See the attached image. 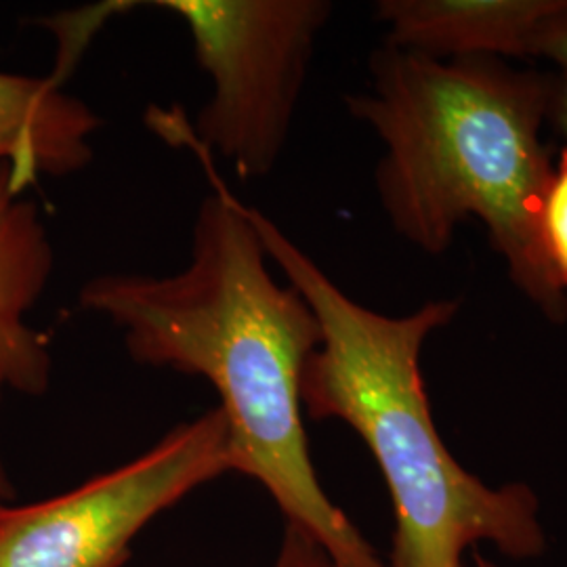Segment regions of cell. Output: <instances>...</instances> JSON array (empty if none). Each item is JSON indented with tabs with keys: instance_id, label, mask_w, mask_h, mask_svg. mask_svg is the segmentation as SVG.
<instances>
[{
	"instance_id": "cell-5",
	"label": "cell",
	"mask_w": 567,
	"mask_h": 567,
	"mask_svg": "<svg viewBox=\"0 0 567 567\" xmlns=\"http://www.w3.org/2000/svg\"><path fill=\"white\" fill-rule=\"evenodd\" d=\"M231 471L229 426L215 405L72 492L4 508L0 567H121L154 517Z\"/></svg>"
},
{
	"instance_id": "cell-6",
	"label": "cell",
	"mask_w": 567,
	"mask_h": 567,
	"mask_svg": "<svg viewBox=\"0 0 567 567\" xmlns=\"http://www.w3.org/2000/svg\"><path fill=\"white\" fill-rule=\"evenodd\" d=\"M55 265L37 204L18 192L11 166L0 164V400L42 395L51 381V343L25 322Z\"/></svg>"
},
{
	"instance_id": "cell-4",
	"label": "cell",
	"mask_w": 567,
	"mask_h": 567,
	"mask_svg": "<svg viewBox=\"0 0 567 567\" xmlns=\"http://www.w3.org/2000/svg\"><path fill=\"white\" fill-rule=\"evenodd\" d=\"M185 23L213 95L194 124L196 147L215 152L244 182L280 163L320 34L328 0H161Z\"/></svg>"
},
{
	"instance_id": "cell-7",
	"label": "cell",
	"mask_w": 567,
	"mask_h": 567,
	"mask_svg": "<svg viewBox=\"0 0 567 567\" xmlns=\"http://www.w3.org/2000/svg\"><path fill=\"white\" fill-rule=\"evenodd\" d=\"M564 0H381L386 44L435 60H532L538 28Z\"/></svg>"
},
{
	"instance_id": "cell-13",
	"label": "cell",
	"mask_w": 567,
	"mask_h": 567,
	"mask_svg": "<svg viewBox=\"0 0 567 567\" xmlns=\"http://www.w3.org/2000/svg\"><path fill=\"white\" fill-rule=\"evenodd\" d=\"M465 567H468V566H465ZM471 567H498L496 566V564H492V561H489V559H484V557H482V555H475V557H473V566Z\"/></svg>"
},
{
	"instance_id": "cell-2",
	"label": "cell",
	"mask_w": 567,
	"mask_h": 567,
	"mask_svg": "<svg viewBox=\"0 0 567 567\" xmlns=\"http://www.w3.org/2000/svg\"><path fill=\"white\" fill-rule=\"evenodd\" d=\"M368 74V89L343 102L383 143L374 189L391 229L440 257L461 224L477 219L513 286L550 324H566L567 292L540 236L555 168L545 140L553 72L435 60L383 42Z\"/></svg>"
},
{
	"instance_id": "cell-10",
	"label": "cell",
	"mask_w": 567,
	"mask_h": 567,
	"mask_svg": "<svg viewBox=\"0 0 567 567\" xmlns=\"http://www.w3.org/2000/svg\"><path fill=\"white\" fill-rule=\"evenodd\" d=\"M532 60L548 61L557 74L567 76V0L538 28L532 41Z\"/></svg>"
},
{
	"instance_id": "cell-12",
	"label": "cell",
	"mask_w": 567,
	"mask_h": 567,
	"mask_svg": "<svg viewBox=\"0 0 567 567\" xmlns=\"http://www.w3.org/2000/svg\"><path fill=\"white\" fill-rule=\"evenodd\" d=\"M9 498H11V484H9L4 465L0 461V513L9 507Z\"/></svg>"
},
{
	"instance_id": "cell-9",
	"label": "cell",
	"mask_w": 567,
	"mask_h": 567,
	"mask_svg": "<svg viewBox=\"0 0 567 567\" xmlns=\"http://www.w3.org/2000/svg\"><path fill=\"white\" fill-rule=\"evenodd\" d=\"M548 126H553V131L561 137L564 150L559 161H555L553 177L548 182L540 217V236L553 274L567 292V76L557 72H553Z\"/></svg>"
},
{
	"instance_id": "cell-1",
	"label": "cell",
	"mask_w": 567,
	"mask_h": 567,
	"mask_svg": "<svg viewBox=\"0 0 567 567\" xmlns=\"http://www.w3.org/2000/svg\"><path fill=\"white\" fill-rule=\"evenodd\" d=\"M79 303L121 330L137 364L215 386L234 471L267 489L288 526L341 567H386L316 473L301 379L322 330L303 297L274 278L250 206L215 182L198 206L185 267L95 276L82 284Z\"/></svg>"
},
{
	"instance_id": "cell-11",
	"label": "cell",
	"mask_w": 567,
	"mask_h": 567,
	"mask_svg": "<svg viewBox=\"0 0 567 567\" xmlns=\"http://www.w3.org/2000/svg\"><path fill=\"white\" fill-rule=\"evenodd\" d=\"M271 567H341L311 536L299 527L288 526L284 532L282 545L278 548Z\"/></svg>"
},
{
	"instance_id": "cell-3",
	"label": "cell",
	"mask_w": 567,
	"mask_h": 567,
	"mask_svg": "<svg viewBox=\"0 0 567 567\" xmlns=\"http://www.w3.org/2000/svg\"><path fill=\"white\" fill-rule=\"evenodd\" d=\"M269 261L311 311L322 341L301 379L303 412L351 426L383 473L395 529L386 567H465L480 545L508 559L547 550L540 501L524 482L489 486L456 461L435 425L421 355L431 334L461 313V299H435L386 316L351 299L303 248L250 208Z\"/></svg>"
},
{
	"instance_id": "cell-8",
	"label": "cell",
	"mask_w": 567,
	"mask_h": 567,
	"mask_svg": "<svg viewBox=\"0 0 567 567\" xmlns=\"http://www.w3.org/2000/svg\"><path fill=\"white\" fill-rule=\"evenodd\" d=\"M102 118L55 76L0 72V164L25 194L41 177L63 179L93 163Z\"/></svg>"
}]
</instances>
